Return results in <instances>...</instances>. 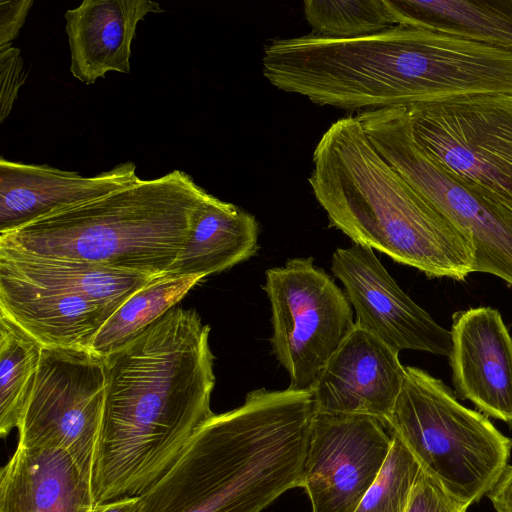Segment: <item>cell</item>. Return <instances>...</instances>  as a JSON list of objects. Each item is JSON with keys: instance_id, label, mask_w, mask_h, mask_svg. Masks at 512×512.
<instances>
[{"instance_id": "obj_1", "label": "cell", "mask_w": 512, "mask_h": 512, "mask_svg": "<svg viewBox=\"0 0 512 512\" xmlns=\"http://www.w3.org/2000/svg\"><path fill=\"white\" fill-rule=\"evenodd\" d=\"M210 326L174 307L103 357L105 396L91 473L94 504L142 494L214 414Z\"/></svg>"}, {"instance_id": "obj_2", "label": "cell", "mask_w": 512, "mask_h": 512, "mask_svg": "<svg viewBox=\"0 0 512 512\" xmlns=\"http://www.w3.org/2000/svg\"><path fill=\"white\" fill-rule=\"evenodd\" d=\"M315 415L312 391L249 392L196 431L134 512H260L300 487Z\"/></svg>"}, {"instance_id": "obj_3", "label": "cell", "mask_w": 512, "mask_h": 512, "mask_svg": "<svg viewBox=\"0 0 512 512\" xmlns=\"http://www.w3.org/2000/svg\"><path fill=\"white\" fill-rule=\"evenodd\" d=\"M312 191L330 225L354 244L429 277L474 273L471 240L380 155L356 116L332 123L313 153Z\"/></svg>"}, {"instance_id": "obj_4", "label": "cell", "mask_w": 512, "mask_h": 512, "mask_svg": "<svg viewBox=\"0 0 512 512\" xmlns=\"http://www.w3.org/2000/svg\"><path fill=\"white\" fill-rule=\"evenodd\" d=\"M207 194L173 170L0 234V247L161 276L178 258Z\"/></svg>"}, {"instance_id": "obj_5", "label": "cell", "mask_w": 512, "mask_h": 512, "mask_svg": "<svg viewBox=\"0 0 512 512\" xmlns=\"http://www.w3.org/2000/svg\"><path fill=\"white\" fill-rule=\"evenodd\" d=\"M405 369L386 427L449 495L467 506L479 501L507 467L512 439L459 403L442 380L418 367Z\"/></svg>"}, {"instance_id": "obj_6", "label": "cell", "mask_w": 512, "mask_h": 512, "mask_svg": "<svg viewBox=\"0 0 512 512\" xmlns=\"http://www.w3.org/2000/svg\"><path fill=\"white\" fill-rule=\"evenodd\" d=\"M356 117L380 155L471 240L474 272L492 274L512 286V210L443 170L415 140L406 107L364 110Z\"/></svg>"}, {"instance_id": "obj_7", "label": "cell", "mask_w": 512, "mask_h": 512, "mask_svg": "<svg viewBox=\"0 0 512 512\" xmlns=\"http://www.w3.org/2000/svg\"><path fill=\"white\" fill-rule=\"evenodd\" d=\"M417 143L464 186L512 210V95L410 105Z\"/></svg>"}, {"instance_id": "obj_8", "label": "cell", "mask_w": 512, "mask_h": 512, "mask_svg": "<svg viewBox=\"0 0 512 512\" xmlns=\"http://www.w3.org/2000/svg\"><path fill=\"white\" fill-rule=\"evenodd\" d=\"M272 350L288 388L312 391L321 371L355 326L352 306L312 257L288 259L265 272Z\"/></svg>"}, {"instance_id": "obj_9", "label": "cell", "mask_w": 512, "mask_h": 512, "mask_svg": "<svg viewBox=\"0 0 512 512\" xmlns=\"http://www.w3.org/2000/svg\"><path fill=\"white\" fill-rule=\"evenodd\" d=\"M104 396L102 357L89 349L43 347L17 446L60 449L91 479Z\"/></svg>"}, {"instance_id": "obj_10", "label": "cell", "mask_w": 512, "mask_h": 512, "mask_svg": "<svg viewBox=\"0 0 512 512\" xmlns=\"http://www.w3.org/2000/svg\"><path fill=\"white\" fill-rule=\"evenodd\" d=\"M385 427L367 415L316 412L300 485L312 512H355L390 450Z\"/></svg>"}, {"instance_id": "obj_11", "label": "cell", "mask_w": 512, "mask_h": 512, "mask_svg": "<svg viewBox=\"0 0 512 512\" xmlns=\"http://www.w3.org/2000/svg\"><path fill=\"white\" fill-rule=\"evenodd\" d=\"M331 270L354 308L356 327L398 352L449 355L450 331L399 287L373 249L358 244L338 248L332 254Z\"/></svg>"}, {"instance_id": "obj_12", "label": "cell", "mask_w": 512, "mask_h": 512, "mask_svg": "<svg viewBox=\"0 0 512 512\" xmlns=\"http://www.w3.org/2000/svg\"><path fill=\"white\" fill-rule=\"evenodd\" d=\"M405 368L398 351L354 326L312 389L316 412L367 415L386 426L404 382Z\"/></svg>"}, {"instance_id": "obj_13", "label": "cell", "mask_w": 512, "mask_h": 512, "mask_svg": "<svg viewBox=\"0 0 512 512\" xmlns=\"http://www.w3.org/2000/svg\"><path fill=\"white\" fill-rule=\"evenodd\" d=\"M449 361L459 398L512 427V336L491 307L452 316Z\"/></svg>"}, {"instance_id": "obj_14", "label": "cell", "mask_w": 512, "mask_h": 512, "mask_svg": "<svg viewBox=\"0 0 512 512\" xmlns=\"http://www.w3.org/2000/svg\"><path fill=\"white\" fill-rule=\"evenodd\" d=\"M136 166L124 162L93 176L48 165L0 159V234L55 211L107 195L138 181Z\"/></svg>"}, {"instance_id": "obj_15", "label": "cell", "mask_w": 512, "mask_h": 512, "mask_svg": "<svg viewBox=\"0 0 512 512\" xmlns=\"http://www.w3.org/2000/svg\"><path fill=\"white\" fill-rule=\"evenodd\" d=\"M160 12V4L149 0H84L67 10L72 75L89 85L110 71L129 73L138 22Z\"/></svg>"}, {"instance_id": "obj_16", "label": "cell", "mask_w": 512, "mask_h": 512, "mask_svg": "<svg viewBox=\"0 0 512 512\" xmlns=\"http://www.w3.org/2000/svg\"><path fill=\"white\" fill-rule=\"evenodd\" d=\"M91 479L64 451L17 446L0 472V512H92Z\"/></svg>"}, {"instance_id": "obj_17", "label": "cell", "mask_w": 512, "mask_h": 512, "mask_svg": "<svg viewBox=\"0 0 512 512\" xmlns=\"http://www.w3.org/2000/svg\"><path fill=\"white\" fill-rule=\"evenodd\" d=\"M117 309L80 296L36 288L0 277V314L43 347L89 349Z\"/></svg>"}, {"instance_id": "obj_18", "label": "cell", "mask_w": 512, "mask_h": 512, "mask_svg": "<svg viewBox=\"0 0 512 512\" xmlns=\"http://www.w3.org/2000/svg\"><path fill=\"white\" fill-rule=\"evenodd\" d=\"M0 277L119 308L153 278L95 263L0 247ZM158 277V276H157Z\"/></svg>"}, {"instance_id": "obj_19", "label": "cell", "mask_w": 512, "mask_h": 512, "mask_svg": "<svg viewBox=\"0 0 512 512\" xmlns=\"http://www.w3.org/2000/svg\"><path fill=\"white\" fill-rule=\"evenodd\" d=\"M259 226L253 215L207 194L197 207L188 238L167 274L203 279L252 257Z\"/></svg>"}, {"instance_id": "obj_20", "label": "cell", "mask_w": 512, "mask_h": 512, "mask_svg": "<svg viewBox=\"0 0 512 512\" xmlns=\"http://www.w3.org/2000/svg\"><path fill=\"white\" fill-rule=\"evenodd\" d=\"M394 25L425 29L512 54V0H386Z\"/></svg>"}, {"instance_id": "obj_21", "label": "cell", "mask_w": 512, "mask_h": 512, "mask_svg": "<svg viewBox=\"0 0 512 512\" xmlns=\"http://www.w3.org/2000/svg\"><path fill=\"white\" fill-rule=\"evenodd\" d=\"M203 278L163 274L132 294L104 323L89 350L105 357L174 308Z\"/></svg>"}, {"instance_id": "obj_22", "label": "cell", "mask_w": 512, "mask_h": 512, "mask_svg": "<svg viewBox=\"0 0 512 512\" xmlns=\"http://www.w3.org/2000/svg\"><path fill=\"white\" fill-rule=\"evenodd\" d=\"M43 346L0 314V434L18 428L33 390Z\"/></svg>"}, {"instance_id": "obj_23", "label": "cell", "mask_w": 512, "mask_h": 512, "mask_svg": "<svg viewBox=\"0 0 512 512\" xmlns=\"http://www.w3.org/2000/svg\"><path fill=\"white\" fill-rule=\"evenodd\" d=\"M304 15L315 36L354 39L394 25L386 0H308Z\"/></svg>"}, {"instance_id": "obj_24", "label": "cell", "mask_w": 512, "mask_h": 512, "mask_svg": "<svg viewBox=\"0 0 512 512\" xmlns=\"http://www.w3.org/2000/svg\"><path fill=\"white\" fill-rule=\"evenodd\" d=\"M375 480L355 512H405L422 470L419 462L395 435Z\"/></svg>"}, {"instance_id": "obj_25", "label": "cell", "mask_w": 512, "mask_h": 512, "mask_svg": "<svg viewBox=\"0 0 512 512\" xmlns=\"http://www.w3.org/2000/svg\"><path fill=\"white\" fill-rule=\"evenodd\" d=\"M467 507L421 470L405 512H466Z\"/></svg>"}, {"instance_id": "obj_26", "label": "cell", "mask_w": 512, "mask_h": 512, "mask_svg": "<svg viewBox=\"0 0 512 512\" xmlns=\"http://www.w3.org/2000/svg\"><path fill=\"white\" fill-rule=\"evenodd\" d=\"M25 82L24 63L20 49L0 47V122L9 116L18 91Z\"/></svg>"}, {"instance_id": "obj_27", "label": "cell", "mask_w": 512, "mask_h": 512, "mask_svg": "<svg viewBox=\"0 0 512 512\" xmlns=\"http://www.w3.org/2000/svg\"><path fill=\"white\" fill-rule=\"evenodd\" d=\"M33 0L0 1V47L11 45L23 27Z\"/></svg>"}, {"instance_id": "obj_28", "label": "cell", "mask_w": 512, "mask_h": 512, "mask_svg": "<svg viewBox=\"0 0 512 512\" xmlns=\"http://www.w3.org/2000/svg\"><path fill=\"white\" fill-rule=\"evenodd\" d=\"M487 496L497 512H512V465H507Z\"/></svg>"}, {"instance_id": "obj_29", "label": "cell", "mask_w": 512, "mask_h": 512, "mask_svg": "<svg viewBox=\"0 0 512 512\" xmlns=\"http://www.w3.org/2000/svg\"><path fill=\"white\" fill-rule=\"evenodd\" d=\"M138 496L123 497L106 503L97 504L92 512H134Z\"/></svg>"}]
</instances>
